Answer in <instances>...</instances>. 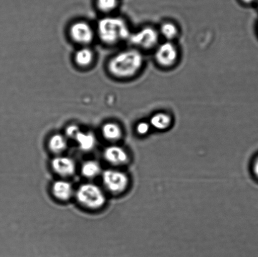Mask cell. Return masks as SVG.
<instances>
[{
	"label": "cell",
	"mask_w": 258,
	"mask_h": 257,
	"mask_svg": "<svg viewBox=\"0 0 258 257\" xmlns=\"http://www.w3.org/2000/svg\"><path fill=\"white\" fill-rule=\"evenodd\" d=\"M152 128L158 131L169 129L173 124V118L171 115L165 112H158L151 116L149 121Z\"/></svg>",
	"instance_id": "30bf717a"
},
{
	"label": "cell",
	"mask_w": 258,
	"mask_h": 257,
	"mask_svg": "<svg viewBox=\"0 0 258 257\" xmlns=\"http://www.w3.org/2000/svg\"><path fill=\"white\" fill-rule=\"evenodd\" d=\"M82 172L85 177L88 178H94L100 173L99 163L95 162V161H88L83 165Z\"/></svg>",
	"instance_id": "e0dca14e"
},
{
	"label": "cell",
	"mask_w": 258,
	"mask_h": 257,
	"mask_svg": "<svg viewBox=\"0 0 258 257\" xmlns=\"http://www.w3.org/2000/svg\"><path fill=\"white\" fill-rule=\"evenodd\" d=\"M75 60L78 66L82 67L90 66L94 60V53L89 48H82L75 53Z\"/></svg>",
	"instance_id": "7c38bea8"
},
{
	"label": "cell",
	"mask_w": 258,
	"mask_h": 257,
	"mask_svg": "<svg viewBox=\"0 0 258 257\" xmlns=\"http://www.w3.org/2000/svg\"><path fill=\"white\" fill-rule=\"evenodd\" d=\"M159 33L166 41L172 42L178 36L179 29L178 26L174 23L166 22L161 24Z\"/></svg>",
	"instance_id": "9a60e30c"
},
{
	"label": "cell",
	"mask_w": 258,
	"mask_h": 257,
	"mask_svg": "<svg viewBox=\"0 0 258 257\" xmlns=\"http://www.w3.org/2000/svg\"><path fill=\"white\" fill-rule=\"evenodd\" d=\"M252 170L255 176L258 179V157L254 160L253 166H252Z\"/></svg>",
	"instance_id": "44dd1931"
},
{
	"label": "cell",
	"mask_w": 258,
	"mask_h": 257,
	"mask_svg": "<svg viewBox=\"0 0 258 257\" xmlns=\"http://www.w3.org/2000/svg\"><path fill=\"white\" fill-rule=\"evenodd\" d=\"M77 196L79 202L88 208H99L105 203V195L102 190L92 184H86L80 186Z\"/></svg>",
	"instance_id": "3957f363"
},
{
	"label": "cell",
	"mask_w": 258,
	"mask_h": 257,
	"mask_svg": "<svg viewBox=\"0 0 258 257\" xmlns=\"http://www.w3.org/2000/svg\"><path fill=\"white\" fill-rule=\"evenodd\" d=\"M71 38L75 42L87 45L93 41L94 32L89 24L83 21L75 22L70 29Z\"/></svg>",
	"instance_id": "52a82bcc"
},
{
	"label": "cell",
	"mask_w": 258,
	"mask_h": 257,
	"mask_svg": "<svg viewBox=\"0 0 258 257\" xmlns=\"http://www.w3.org/2000/svg\"><path fill=\"white\" fill-rule=\"evenodd\" d=\"M52 166L55 173L62 176H72L76 168L74 161L67 157L54 158L52 161Z\"/></svg>",
	"instance_id": "ba28073f"
},
{
	"label": "cell",
	"mask_w": 258,
	"mask_h": 257,
	"mask_svg": "<svg viewBox=\"0 0 258 257\" xmlns=\"http://www.w3.org/2000/svg\"><path fill=\"white\" fill-rule=\"evenodd\" d=\"M54 195L60 200H67L72 197L73 188L70 183L64 181H58L52 186Z\"/></svg>",
	"instance_id": "8fae6325"
},
{
	"label": "cell",
	"mask_w": 258,
	"mask_h": 257,
	"mask_svg": "<svg viewBox=\"0 0 258 257\" xmlns=\"http://www.w3.org/2000/svg\"><path fill=\"white\" fill-rule=\"evenodd\" d=\"M159 33L155 28L146 26L132 33L129 41L135 46L143 50H151L159 45Z\"/></svg>",
	"instance_id": "277c9868"
},
{
	"label": "cell",
	"mask_w": 258,
	"mask_h": 257,
	"mask_svg": "<svg viewBox=\"0 0 258 257\" xmlns=\"http://www.w3.org/2000/svg\"><path fill=\"white\" fill-rule=\"evenodd\" d=\"M97 32L102 42L107 45H114L128 40L132 34L124 19L118 17H107L98 23Z\"/></svg>",
	"instance_id": "7a4b0ae2"
},
{
	"label": "cell",
	"mask_w": 258,
	"mask_h": 257,
	"mask_svg": "<svg viewBox=\"0 0 258 257\" xmlns=\"http://www.w3.org/2000/svg\"><path fill=\"white\" fill-rule=\"evenodd\" d=\"M102 132L106 139L111 141L119 140L122 135V128L117 123L113 122L103 125Z\"/></svg>",
	"instance_id": "4fadbf2b"
},
{
	"label": "cell",
	"mask_w": 258,
	"mask_h": 257,
	"mask_svg": "<svg viewBox=\"0 0 258 257\" xmlns=\"http://www.w3.org/2000/svg\"><path fill=\"white\" fill-rule=\"evenodd\" d=\"M75 140L77 141L81 149L85 151L92 150L95 147L96 143V138L92 133H85L82 130L78 133Z\"/></svg>",
	"instance_id": "5bb4252c"
},
{
	"label": "cell",
	"mask_w": 258,
	"mask_h": 257,
	"mask_svg": "<svg viewBox=\"0 0 258 257\" xmlns=\"http://www.w3.org/2000/svg\"><path fill=\"white\" fill-rule=\"evenodd\" d=\"M80 131V128L78 125L75 124L70 125L66 129V135H67V137L75 139Z\"/></svg>",
	"instance_id": "ffe728a7"
},
{
	"label": "cell",
	"mask_w": 258,
	"mask_h": 257,
	"mask_svg": "<svg viewBox=\"0 0 258 257\" xmlns=\"http://www.w3.org/2000/svg\"><path fill=\"white\" fill-rule=\"evenodd\" d=\"M104 156L108 162L114 165L123 164L127 162L128 155L126 151L118 146H111L105 150Z\"/></svg>",
	"instance_id": "9c48e42d"
},
{
	"label": "cell",
	"mask_w": 258,
	"mask_h": 257,
	"mask_svg": "<svg viewBox=\"0 0 258 257\" xmlns=\"http://www.w3.org/2000/svg\"><path fill=\"white\" fill-rule=\"evenodd\" d=\"M49 146L50 149L55 153L62 152L67 147V142L64 136L55 134L50 138Z\"/></svg>",
	"instance_id": "2e32d148"
},
{
	"label": "cell",
	"mask_w": 258,
	"mask_h": 257,
	"mask_svg": "<svg viewBox=\"0 0 258 257\" xmlns=\"http://www.w3.org/2000/svg\"><path fill=\"white\" fill-rule=\"evenodd\" d=\"M242 2L245 3V4H251V3L253 2L254 0H242Z\"/></svg>",
	"instance_id": "7402d4cb"
},
{
	"label": "cell",
	"mask_w": 258,
	"mask_h": 257,
	"mask_svg": "<svg viewBox=\"0 0 258 257\" xmlns=\"http://www.w3.org/2000/svg\"><path fill=\"white\" fill-rule=\"evenodd\" d=\"M103 183L111 192L121 193L127 188L128 179L124 173L118 170H107L103 174Z\"/></svg>",
	"instance_id": "8992f818"
},
{
	"label": "cell",
	"mask_w": 258,
	"mask_h": 257,
	"mask_svg": "<svg viewBox=\"0 0 258 257\" xmlns=\"http://www.w3.org/2000/svg\"><path fill=\"white\" fill-rule=\"evenodd\" d=\"M144 64V55L138 49H131L118 53L110 60L108 71L115 77L128 79L141 71Z\"/></svg>",
	"instance_id": "6da1fadb"
},
{
	"label": "cell",
	"mask_w": 258,
	"mask_h": 257,
	"mask_svg": "<svg viewBox=\"0 0 258 257\" xmlns=\"http://www.w3.org/2000/svg\"><path fill=\"white\" fill-rule=\"evenodd\" d=\"M178 50L173 42H164L156 48L154 57L156 62L161 67H173L178 60Z\"/></svg>",
	"instance_id": "5b68a950"
},
{
	"label": "cell",
	"mask_w": 258,
	"mask_h": 257,
	"mask_svg": "<svg viewBox=\"0 0 258 257\" xmlns=\"http://www.w3.org/2000/svg\"><path fill=\"white\" fill-rule=\"evenodd\" d=\"M152 127L149 122L141 121L136 125V132L139 135L144 136L148 135L150 132Z\"/></svg>",
	"instance_id": "d6986e66"
},
{
	"label": "cell",
	"mask_w": 258,
	"mask_h": 257,
	"mask_svg": "<svg viewBox=\"0 0 258 257\" xmlns=\"http://www.w3.org/2000/svg\"><path fill=\"white\" fill-rule=\"evenodd\" d=\"M119 0H96L98 9L103 13H110L117 9Z\"/></svg>",
	"instance_id": "ac0fdd59"
}]
</instances>
